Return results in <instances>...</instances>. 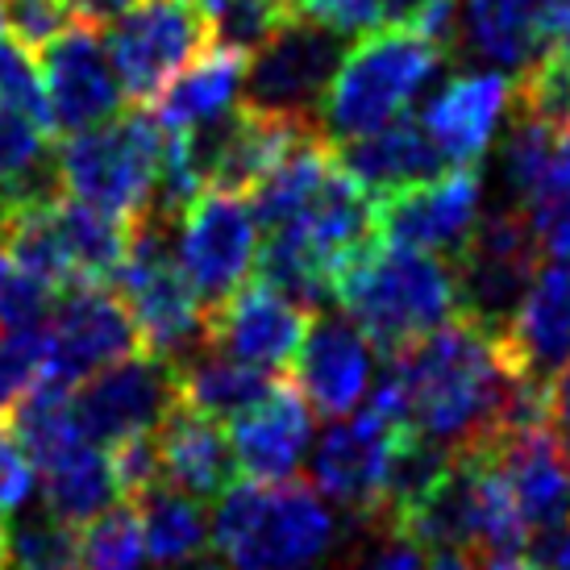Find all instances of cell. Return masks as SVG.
<instances>
[{"label":"cell","mask_w":570,"mask_h":570,"mask_svg":"<svg viewBox=\"0 0 570 570\" xmlns=\"http://www.w3.org/2000/svg\"><path fill=\"white\" fill-rule=\"evenodd\" d=\"M383 358L371 409L454 454H491L504 433L546 421V387L521 380L504 342L471 321H445Z\"/></svg>","instance_id":"6da1fadb"},{"label":"cell","mask_w":570,"mask_h":570,"mask_svg":"<svg viewBox=\"0 0 570 570\" xmlns=\"http://www.w3.org/2000/svg\"><path fill=\"white\" fill-rule=\"evenodd\" d=\"M213 546L234 570H313L333 554L342 524L313 483H234L217 495Z\"/></svg>","instance_id":"7a4b0ae2"},{"label":"cell","mask_w":570,"mask_h":570,"mask_svg":"<svg viewBox=\"0 0 570 570\" xmlns=\"http://www.w3.org/2000/svg\"><path fill=\"white\" fill-rule=\"evenodd\" d=\"M337 304L371 346L396 354L459 317L454 267L425 250L380 238L358 263L342 271Z\"/></svg>","instance_id":"3957f363"},{"label":"cell","mask_w":570,"mask_h":570,"mask_svg":"<svg viewBox=\"0 0 570 570\" xmlns=\"http://www.w3.org/2000/svg\"><path fill=\"white\" fill-rule=\"evenodd\" d=\"M445 55L412 30L363 33L358 47L333 76L330 92L317 109V129L330 146L375 134L396 121L433 88L442 76Z\"/></svg>","instance_id":"277c9868"},{"label":"cell","mask_w":570,"mask_h":570,"mask_svg":"<svg viewBox=\"0 0 570 570\" xmlns=\"http://www.w3.org/2000/svg\"><path fill=\"white\" fill-rule=\"evenodd\" d=\"M396 529L421 550H462L479 567L517 558L529 538L491 454H454L450 471L400 517Z\"/></svg>","instance_id":"5b68a950"},{"label":"cell","mask_w":570,"mask_h":570,"mask_svg":"<svg viewBox=\"0 0 570 570\" xmlns=\"http://www.w3.org/2000/svg\"><path fill=\"white\" fill-rule=\"evenodd\" d=\"M175 225L179 222L150 208L138 222H129L126 258L112 275V292L134 317L138 346L155 358L184 363L205 346V308L179 267Z\"/></svg>","instance_id":"8992f818"},{"label":"cell","mask_w":570,"mask_h":570,"mask_svg":"<svg viewBox=\"0 0 570 570\" xmlns=\"http://www.w3.org/2000/svg\"><path fill=\"white\" fill-rule=\"evenodd\" d=\"M167 142L171 134L155 121V112H121L92 129L67 134L55 146L59 184L80 205L100 208L126 225L138 222L150 208Z\"/></svg>","instance_id":"52a82bcc"},{"label":"cell","mask_w":570,"mask_h":570,"mask_svg":"<svg viewBox=\"0 0 570 570\" xmlns=\"http://www.w3.org/2000/svg\"><path fill=\"white\" fill-rule=\"evenodd\" d=\"M450 267H454L459 317L504 342L541 267V242L521 208H491L479 217Z\"/></svg>","instance_id":"ba28073f"},{"label":"cell","mask_w":570,"mask_h":570,"mask_svg":"<svg viewBox=\"0 0 570 570\" xmlns=\"http://www.w3.org/2000/svg\"><path fill=\"white\" fill-rule=\"evenodd\" d=\"M346 50L350 38L333 33L313 17L292 13L263 47L246 55L242 105L271 117L317 121L321 100L330 92Z\"/></svg>","instance_id":"9c48e42d"},{"label":"cell","mask_w":570,"mask_h":570,"mask_svg":"<svg viewBox=\"0 0 570 570\" xmlns=\"http://www.w3.org/2000/svg\"><path fill=\"white\" fill-rule=\"evenodd\" d=\"M126 100L150 109L184 67L213 47V26L191 0H138L105 33Z\"/></svg>","instance_id":"30bf717a"},{"label":"cell","mask_w":570,"mask_h":570,"mask_svg":"<svg viewBox=\"0 0 570 570\" xmlns=\"http://www.w3.org/2000/svg\"><path fill=\"white\" fill-rule=\"evenodd\" d=\"M175 254L200 308H217L242 284H250L258 258V222L246 196L205 188L179 217Z\"/></svg>","instance_id":"8fae6325"},{"label":"cell","mask_w":570,"mask_h":570,"mask_svg":"<svg viewBox=\"0 0 570 570\" xmlns=\"http://www.w3.org/2000/svg\"><path fill=\"white\" fill-rule=\"evenodd\" d=\"M71 400H76L83 442L117 445L138 433H155L167 421V412L179 404L175 363L138 350V354H126L92 371L71 392Z\"/></svg>","instance_id":"7c38bea8"},{"label":"cell","mask_w":570,"mask_h":570,"mask_svg":"<svg viewBox=\"0 0 570 570\" xmlns=\"http://www.w3.org/2000/svg\"><path fill=\"white\" fill-rule=\"evenodd\" d=\"M396 433L400 429L383 412L366 404L358 416H337L313 450V488L346 512L354 533L383 524V475Z\"/></svg>","instance_id":"4fadbf2b"},{"label":"cell","mask_w":570,"mask_h":570,"mask_svg":"<svg viewBox=\"0 0 570 570\" xmlns=\"http://www.w3.org/2000/svg\"><path fill=\"white\" fill-rule=\"evenodd\" d=\"M138 330L117 292L100 284H76L59 292L47 321V366L42 380L59 387H80L92 371L138 354Z\"/></svg>","instance_id":"5bb4252c"},{"label":"cell","mask_w":570,"mask_h":570,"mask_svg":"<svg viewBox=\"0 0 570 570\" xmlns=\"http://www.w3.org/2000/svg\"><path fill=\"white\" fill-rule=\"evenodd\" d=\"M38 71H42V88H47L50 129L55 134H80L100 121H112L126 112V92L112 71L109 47L96 26L71 21L59 38H50L38 50Z\"/></svg>","instance_id":"9a60e30c"},{"label":"cell","mask_w":570,"mask_h":570,"mask_svg":"<svg viewBox=\"0 0 570 570\" xmlns=\"http://www.w3.org/2000/svg\"><path fill=\"white\" fill-rule=\"evenodd\" d=\"M483 217V175L479 167H454L429 184L392 191L375 200L380 238L425 250L433 258H459L471 229Z\"/></svg>","instance_id":"2e32d148"},{"label":"cell","mask_w":570,"mask_h":570,"mask_svg":"<svg viewBox=\"0 0 570 570\" xmlns=\"http://www.w3.org/2000/svg\"><path fill=\"white\" fill-rule=\"evenodd\" d=\"M292 387L308 400L317 416H350L363 404L375 383V358L371 342L350 317L337 313H313L301 337V350L292 358Z\"/></svg>","instance_id":"e0dca14e"},{"label":"cell","mask_w":570,"mask_h":570,"mask_svg":"<svg viewBox=\"0 0 570 570\" xmlns=\"http://www.w3.org/2000/svg\"><path fill=\"white\" fill-rule=\"evenodd\" d=\"M308 317L313 313H304L301 304L254 279L205 313V346L258 371H284L301 350Z\"/></svg>","instance_id":"ac0fdd59"},{"label":"cell","mask_w":570,"mask_h":570,"mask_svg":"<svg viewBox=\"0 0 570 570\" xmlns=\"http://www.w3.org/2000/svg\"><path fill=\"white\" fill-rule=\"evenodd\" d=\"M517 83L504 71H462L429 96L421 126L450 167H483L491 142L512 112Z\"/></svg>","instance_id":"d6986e66"},{"label":"cell","mask_w":570,"mask_h":570,"mask_svg":"<svg viewBox=\"0 0 570 570\" xmlns=\"http://www.w3.org/2000/svg\"><path fill=\"white\" fill-rule=\"evenodd\" d=\"M495 471L504 479L508 500L521 517L524 533H541L570 521V459L554 442L550 425H524L504 433L495 450Z\"/></svg>","instance_id":"ffe728a7"},{"label":"cell","mask_w":570,"mask_h":570,"mask_svg":"<svg viewBox=\"0 0 570 570\" xmlns=\"http://www.w3.org/2000/svg\"><path fill=\"white\" fill-rule=\"evenodd\" d=\"M313 416L317 412L308 409V400L284 380L275 383L271 396L234 416L229 442L242 475L258 483H284L296 475L313 450Z\"/></svg>","instance_id":"44dd1931"},{"label":"cell","mask_w":570,"mask_h":570,"mask_svg":"<svg viewBox=\"0 0 570 570\" xmlns=\"http://www.w3.org/2000/svg\"><path fill=\"white\" fill-rule=\"evenodd\" d=\"M333 159L375 200L454 171L442 150H438V142L429 138V129L421 126V117H409V112L396 117V121H387L375 134L337 142L333 146Z\"/></svg>","instance_id":"7402d4cb"},{"label":"cell","mask_w":570,"mask_h":570,"mask_svg":"<svg viewBox=\"0 0 570 570\" xmlns=\"http://www.w3.org/2000/svg\"><path fill=\"white\" fill-rule=\"evenodd\" d=\"M550 50V0H462L454 59H479L504 76H521Z\"/></svg>","instance_id":"603a6c76"},{"label":"cell","mask_w":570,"mask_h":570,"mask_svg":"<svg viewBox=\"0 0 570 570\" xmlns=\"http://www.w3.org/2000/svg\"><path fill=\"white\" fill-rule=\"evenodd\" d=\"M504 354L521 380L546 387L570 358V263L538 267L524 292L521 313L504 333Z\"/></svg>","instance_id":"cb8c5ba5"},{"label":"cell","mask_w":570,"mask_h":570,"mask_svg":"<svg viewBox=\"0 0 570 570\" xmlns=\"http://www.w3.org/2000/svg\"><path fill=\"white\" fill-rule=\"evenodd\" d=\"M155 442H159L163 483L200 504L217 500L225 488L238 483L242 471L234 459V442L222 429V421H213L205 412L175 404L167 421L155 429Z\"/></svg>","instance_id":"d4e9b609"},{"label":"cell","mask_w":570,"mask_h":570,"mask_svg":"<svg viewBox=\"0 0 570 570\" xmlns=\"http://www.w3.org/2000/svg\"><path fill=\"white\" fill-rule=\"evenodd\" d=\"M242 80H246V55L213 47L196 55L179 76H175L159 96H155V121L167 134H184L191 126H205L222 112L242 105Z\"/></svg>","instance_id":"484cf974"},{"label":"cell","mask_w":570,"mask_h":570,"mask_svg":"<svg viewBox=\"0 0 570 570\" xmlns=\"http://www.w3.org/2000/svg\"><path fill=\"white\" fill-rule=\"evenodd\" d=\"M175 380H179V404L205 412L213 421H234L263 396H271L279 375L200 346L184 363H175Z\"/></svg>","instance_id":"4316f807"},{"label":"cell","mask_w":570,"mask_h":570,"mask_svg":"<svg viewBox=\"0 0 570 570\" xmlns=\"http://www.w3.org/2000/svg\"><path fill=\"white\" fill-rule=\"evenodd\" d=\"M50 222H55V234H59V246H63L71 287L76 284L109 287L117 267H121V258H126L129 225L92 205L71 200L67 191L50 205Z\"/></svg>","instance_id":"83f0119b"},{"label":"cell","mask_w":570,"mask_h":570,"mask_svg":"<svg viewBox=\"0 0 570 570\" xmlns=\"http://www.w3.org/2000/svg\"><path fill=\"white\" fill-rule=\"evenodd\" d=\"M117 500L121 495L112 483L109 454H100L92 442L76 445L63 459L42 466V508H47V517L71 524V529H83L100 512H109Z\"/></svg>","instance_id":"f1b7e54d"},{"label":"cell","mask_w":570,"mask_h":570,"mask_svg":"<svg viewBox=\"0 0 570 570\" xmlns=\"http://www.w3.org/2000/svg\"><path fill=\"white\" fill-rule=\"evenodd\" d=\"M138 517H142V538H146V558L159 570H171L188 558L208 554L213 546V524L205 517V504L191 500L175 488H155L146 491L142 500H134Z\"/></svg>","instance_id":"f546056e"},{"label":"cell","mask_w":570,"mask_h":570,"mask_svg":"<svg viewBox=\"0 0 570 570\" xmlns=\"http://www.w3.org/2000/svg\"><path fill=\"white\" fill-rule=\"evenodd\" d=\"M9 429L17 433V442H21V450L30 454V462L38 471L50 466L55 459H63L67 450L83 445L71 387H59V383L50 380H38L9 409Z\"/></svg>","instance_id":"4dcf8cb0"},{"label":"cell","mask_w":570,"mask_h":570,"mask_svg":"<svg viewBox=\"0 0 570 570\" xmlns=\"http://www.w3.org/2000/svg\"><path fill=\"white\" fill-rule=\"evenodd\" d=\"M567 142V134L550 129L546 121H533L524 112H508V134L495 155V171L508 191V208H524V200L538 191L546 171L554 167L558 150Z\"/></svg>","instance_id":"1f68e13d"},{"label":"cell","mask_w":570,"mask_h":570,"mask_svg":"<svg viewBox=\"0 0 570 570\" xmlns=\"http://www.w3.org/2000/svg\"><path fill=\"white\" fill-rule=\"evenodd\" d=\"M146 538L138 508L112 504L96 521L83 524L80 533V570H142Z\"/></svg>","instance_id":"d6a6232c"},{"label":"cell","mask_w":570,"mask_h":570,"mask_svg":"<svg viewBox=\"0 0 570 570\" xmlns=\"http://www.w3.org/2000/svg\"><path fill=\"white\" fill-rule=\"evenodd\" d=\"M517 92H512V109L546 121L558 134H570V50L550 47L538 63H529L517 76Z\"/></svg>","instance_id":"836d02e7"},{"label":"cell","mask_w":570,"mask_h":570,"mask_svg":"<svg viewBox=\"0 0 570 570\" xmlns=\"http://www.w3.org/2000/svg\"><path fill=\"white\" fill-rule=\"evenodd\" d=\"M4 570H80V533L42 517L4 529Z\"/></svg>","instance_id":"e575fe53"},{"label":"cell","mask_w":570,"mask_h":570,"mask_svg":"<svg viewBox=\"0 0 570 570\" xmlns=\"http://www.w3.org/2000/svg\"><path fill=\"white\" fill-rule=\"evenodd\" d=\"M533 234L541 242V254H554L567 263L570 258V134L562 150H558L554 167L546 171V179L538 184V191L524 200L521 208Z\"/></svg>","instance_id":"d590c367"},{"label":"cell","mask_w":570,"mask_h":570,"mask_svg":"<svg viewBox=\"0 0 570 570\" xmlns=\"http://www.w3.org/2000/svg\"><path fill=\"white\" fill-rule=\"evenodd\" d=\"M292 13H296V9H292L287 0H222L217 13L208 17V26H213V42H217V47L250 55V50L263 47Z\"/></svg>","instance_id":"8d00e7d4"},{"label":"cell","mask_w":570,"mask_h":570,"mask_svg":"<svg viewBox=\"0 0 570 570\" xmlns=\"http://www.w3.org/2000/svg\"><path fill=\"white\" fill-rule=\"evenodd\" d=\"M55 304H59V287L47 284L42 275L26 271L0 250V330L47 325Z\"/></svg>","instance_id":"74e56055"},{"label":"cell","mask_w":570,"mask_h":570,"mask_svg":"<svg viewBox=\"0 0 570 570\" xmlns=\"http://www.w3.org/2000/svg\"><path fill=\"white\" fill-rule=\"evenodd\" d=\"M47 366V325L0 330V416L42 380Z\"/></svg>","instance_id":"f35d334b"},{"label":"cell","mask_w":570,"mask_h":570,"mask_svg":"<svg viewBox=\"0 0 570 570\" xmlns=\"http://www.w3.org/2000/svg\"><path fill=\"white\" fill-rule=\"evenodd\" d=\"M50 150V129L33 121L30 112H17L0 105V191L17 184L21 175H30Z\"/></svg>","instance_id":"ab89813d"},{"label":"cell","mask_w":570,"mask_h":570,"mask_svg":"<svg viewBox=\"0 0 570 570\" xmlns=\"http://www.w3.org/2000/svg\"><path fill=\"white\" fill-rule=\"evenodd\" d=\"M0 105L17 112H30L33 121L50 129L47 88H42V71L33 67L30 50L17 47L13 38H0ZM55 134V129H50Z\"/></svg>","instance_id":"60d3db41"},{"label":"cell","mask_w":570,"mask_h":570,"mask_svg":"<svg viewBox=\"0 0 570 570\" xmlns=\"http://www.w3.org/2000/svg\"><path fill=\"white\" fill-rule=\"evenodd\" d=\"M109 466H112L117 495L129 500V504L142 500L146 491H155L163 483V462H159V442H155V433H138V438L117 442L109 454Z\"/></svg>","instance_id":"b9f144b4"},{"label":"cell","mask_w":570,"mask_h":570,"mask_svg":"<svg viewBox=\"0 0 570 570\" xmlns=\"http://www.w3.org/2000/svg\"><path fill=\"white\" fill-rule=\"evenodd\" d=\"M0 21L17 47L33 55L71 26V13L63 9V0H0Z\"/></svg>","instance_id":"7bdbcfd3"},{"label":"cell","mask_w":570,"mask_h":570,"mask_svg":"<svg viewBox=\"0 0 570 570\" xmlns=\"http://www.w3.org/2000/svg\"><path fill=\"white\" fill-rule=\"evenodd\" d=\"M346 570H425V554L409 533L380 524V529L363 533L358 554L350 558Z\"/></svg>","instance_id":"ee69618b"},{"label":"cell","mask_w":570,"mask_h":570,"mask_svg":"<svg viewBox=\"0 0 570 570\" xmlns=\"http://www.w3.org/2000/svg\"><path fill=\"white\" fill-rule=\"evenodd\" d=\"M296 13L313 17L321 26H330L342 38H363V33L383 30L380 0H287Z\"/></svg>","instance_id":"f6af8a7d"},{"label":"cell","mask_w":570,"mask_h":570,"mask_svg":"<svg viewBox=\"0 0 570 570\" xmlns=\"http://www.w3.org/2000/svg\"><path fill=\"white\" fill-rule=\"evenodd\" d=\"M33 491V462L21 450L17 433L9 425H0V521H9Z\"/></svg>","instance_id":"bcb514c9"},{"label":"cell","mask_w":570,"mask_h":570,"mask_svg":"<svg viewBox=\"0 0 570 570\" xmlns=\"http://www.w3.org/2000/svg\"><path fill=\"white\" fill-rule=\"evenodd\" d=\"M529 570H570V521L541 529L521 550Z\"/></svg>","instance_id":"7dc6e473"},{"label":"cell","mask_w":570,"mask_h":570,"mask_svg":"<svg viewBox=\"0 0 570 570\" xmlns=\"http://www.w3.org/2000/svg\"><path fill=\"white\" fill-rule=\"evenodd\" d=\"M546 425L554 433V442L562 445V454L570 459V358L546 383Z\"/></svg>","instance_id":"c3c4849f"},{"label":"cell","mask_w":570,"mask_h":570,"mask_svg":"<svg viewBox=\"0 0 570 570\" xmlns=\"http://www.w3.org/2000/svg\"><path fill=\"white\" fill-rule=\"evenodd\" d=\"M138 0H63V9L71 13V21H83V26H109V21H117V17L126 13V9H134Z\"/></svg>","instance_id":"681fc988"},{"label":"cell","mask_w":570,"mask_h":570,"mask_svg":"<svg viewBox=\"0 0 570 570\" xmlns=\"http://www.w3.org/2000/svg\"><path fill=\"white\" fill-rule=\"evenodd\" d=\"M433 0H380L383 30H416V21L425 17Z\"/></svg>","instance_id":"f907efd6"},{"label":"cell","mask_w":570,"mask_h":570,"mask_svg":"<svg viewBox=\"0 0 570 570\" xmlns=\"http://www.w3.org/2000/svg\"><path fill=\"white\" fill-rule=\"evenodd\" d=\"M425 570H479V562L462 550H438L433 558H425Z\"/></svg>","instance_id":"816d5d0a"},{"label":"cell","mask_w":570,"mask_h":570,"mask_svg":"<svg viewBox=\"0 0 570 570\" xmlns=\"http://www.w3.org/2000/svg\"><path fill=\"white\" fill-rule=\"evenodd\" d=\"M171 570H229V567H225V562H217V558L200 554V558H188V562H179V567H171Z\"/></svg>","instance_id":"f5cc1de1"},{"label":"cell","mask_w":570,"mask_h":570,"mask_svg":"<svg viewBox=\"0 0 570 570\" xmlns=\"http://www.w3.org/2000/svg\"><path fill=\"white\" fill-rule=\"evenodd\" d=\"M4 529H9V524L0 521V570H4Z\"/></svg>","instance_id":"db71d44e"},{"label":"cell","mask_w":570,"mask_h":570,"mask_svg":"<svg viewBox=\"0 0 570 570\" xmlns=\"http://www.w3.org/2000/svg\"><path fill=\"white\" fill-rule=\"evenodd\" d=\"M0 33H4V21H0Z\"/></svg>","instance_id":"11a10c76"},{"label":"cell","mask_w":570,"mask_h":570,"mask_svg":"<svg viewBox=\"0 0 570 570\" xmlns=\"http://www.w3.org/2000/svg\"><path fill=\"white\" fill-rule=\"evenodd\" d=\"M0 217H4V213H0Z\"/></svg>","instance_id":"9f6ffc18"}]
</instances>
